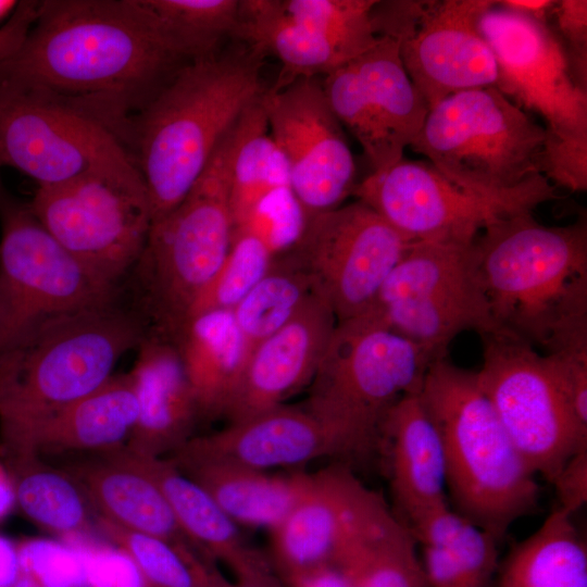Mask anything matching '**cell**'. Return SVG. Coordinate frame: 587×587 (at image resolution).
<instances>
[{
    "label": "cell",
    "mask_w": 587,
    "mask_h": 587,
    "mask_svg": "<svg viewBox=\"0 0 587 587\" xmlns=\"http://www.w3.org/2000/svg\"><path fill=\"white\" fill-rule=\"evenodd\" d=\"M148 324L120 300L47 322L0 355V455L9 465L30 457L43 426L104 384L123 355L136 350Z\"/></svg>",
    "instance_id": "4"
},
{
    "label": "cell",
    "mask_w": 587,
    "mask_h": 587,
    "mask_svg": "<svg viewBox=\"0 0 587 587\" xmlns=\"http://www.w3.org/2000/svg\"><path fill=\"white\" fill-rule=\"evenodd\" d=\"M129 373L138 397V417L125 444L129 452L166 458L193 436L201 420L176 345L148 332L136 349Z\"/></svg>",
    "instance_id": "23"
},
{
    "label": "cell",
    "mask_w": 587,
    "mask_h": 587,
    "mask_svg": "<svg viewBox=\"0 0 587 587\" xmlns=\"http://www.w3.org/2000/svg\"><path fill=\"white\" fill-rule=\"evenodd\" d=\"M43 227L103 283L122 288L153 222L139 171L89 170L37 187L28 203Z\"/></svg>",
    "instance_id": "12"
},
{
    "label": "cell",
    "mask_w": 587,
    "mask_h": 587,
    "mask_svg": "<svg viewBox=\"0 0 587 587\" xmlns=\"http://www.w3.org/2000/svg\"><path fill=\"white\" fill-rule=\"evenodd\" d=\"M479 30L498 67L496 88L546 122L544 172L575 184L587 176V91L571 74L565 48L547 23L496 3Z\"/></svg>",
    "instance_id": "9"
},
{
    "label": "cell",
    "mask_w": 587,
    "mask_h": 587,
    "mask_svg": "<svg viewBox=\"0 0 587 587\" xmlns=\"http://www.w3.org/2000/svg\"><path fill=\"white\" fill-rule=\"evenodd\" d=\"M142 14L186 62L218 52L234 39L239 0H136Z\"/></svg>",
    "instance_id": "35"
},
{
    "label": "cell",
    "mask_w": 587,
    "mask_h": 587,
    "mask_svg": "<svg viewBox=\"0 0 587 587\" xmlns=\"http://www.w3.org/2000/svg\"><path fill=\"white\" fill-rule=\"evenodd\" d=\"M234 40L279 60L280 71L272 89L300 78L325 76L348 62L321 34L290 20L279 0H239Z\"/></svg>",
    "instance_id": "30"
},
{
    "label": "cell",
    "mask_w": 587,
    "mask_h": 587,
    "mask_svg": "<svg viewBox=\"0 0 587 587\" xmlns=\"http://www.w3.org/2000/svg\"><path fill=\"white\" fill-rule=\"evenodd\" d=\"M555 2L551 0H504L497 1V4L546 22Z\"/></svg>",
    "instance_id": "47"
},
{
    "label": "cell",
    "mask_w": 587,
    "mask_h": 587,
    "mask_svg": "<svg viewBox=\"0 0 587 587\" xmlns=\"http://www.w3.org/2000/svg\"><path fill=\"white\" fill-rule=\"evenodd\" d=\"M420 391L403 396L390 410L378 451L387 470L392 511L402 523L449 503L442 441Z\"/></svg>",
    "instance_id": "24"
},
{
    "label": "cell",
    "mask_w": 587,
    "mask_h": 587,
    "mask_svg": "<svg viewBox=\"0 0 587 587\" xmlns=\"http://www.w3.org/2000/svg\"><path fill=\"white\" fill-rule=\"evenodd\" d=\"M245 123L246 111L184 199L152 222L129 274L135 305L148 332L172 341L229 250L234 234L230 168Z\"/></svg>",
    "instance_id": "6"
},
{
    "label": "cell",
    "mask_w": 587,
    "mask_h": 587,
    "mask_svg": "<svg viewBox=\"0 0 587 587\" xmlns=\"http://www.w3.org/2000/svg\"><path fill=\"white\" fill-rule=\"evenodd\" d=\"M545 127L496 87L453 93L429 109L410 146L455 185L495 199L557 197L542 174Z\"/></svg>",
    "instance_id": "7"
},
{
    "label": "cell",
    "mask_w": 587,
    "mask_h": 587,
    "mask_svg": "<svg viewBox=\"0 0 587 587\" xmlns=\"http://www.w3.org/2000/svg\"><path fill=\"white\" fill-rule=\"evenodd\" d=\"M479 277L500 333L546 353L587 341V223L504 216L476 238Z\"/></svg>",
    "instance_id": "3"
},
{
    "label": "cell",
    "mask_w": 587,
    "mask_h": 587,
    "mask_svg": "<svg viewBox=\"0 0 587 587\" xmlns=\"http://www.w3.org/2000/svg\"><path fill=\"white\" fill-rule=\"evenodd\" d=\"M351 195L412 240L475 239L494 222L539 205L528 199L478 195L455 185L430 163L403 159L373 171Z\"/></svg>",
    "instance_id": "19"
},
{
    "label": "cell",
    "mask_w": 587,
    "mask_h": 587,
    "mask_svg": "<svg viewBox=\"0 0 587 587\" xmlns=\"http://www.w3.org/2000/svg\"><path fill=\"white\" fill-rule=\"evenodd\" d=\"M4 386H5V374H4L3 367L0 364V396L3 392Z\"/></svg>",
    "instance_id": "50"
},
{
    "label": "cell",
    "mask_w": 587,
    "mask_h": 587,
    "mask_svg": "<svg viewBox=\"0 0 587 587\" xmlns=\"http://www.w3.org/2000/svg\"><path fill=\"white\" fill-rule=\"evenodd\" d=\"M135 382L128 372L113 374L104 384L75 401L39 433L35 452H102L125 446L138 417Z\"/></svg>",
    "instance_id": "28"
},
{
    "label": "cell",
    "mask_w": 587,
    "mask_h": 587,
    "mask_svg": "<svg viewBox=\"0 0 587 587\" xmlns=\"http://www.w3.org/2000/svg\"><path fill=\"white\" fill-rule=\"evenodd\" d=\"M282 186H290L289 168L270 134L260 97L246 112L245 129L232 162L234 228L261 197Z\"/></svg>",
    "instance_id": "36"
},
{
    "label": "cell",
    "mask_w": 587,
    "mask_h": 587,
    "mask_svg": "<svg viewBox=\"0 0 587 587\" xmlns=\"http://www.w3.org/2000/svg\"><path fill=\"white\" fill-rule=\"evenodd\" d=\"M257 580L258 587H285L283 580L274 571L270 560L259 571Z\"/></svg>",
    "instance_id": "48"
},
{
    "label": "cell",
    "mask_w": 587,
    "mask_h": 587,
    "mask_svg": "<svg viewBox=\"0 0 587 587\" xmlns=\"http://www.w3.org/2000/svg\"><path fill=\"white\" fill-rule=\"evenodd\" d=\"M63 469L84 488L99 517L134 533L191 548L201 554L182 530L157 483L133 460L124 446L95 452Z\"/></svg>",
    "instance_id": "25"
},
{
    "label": "cell",
    "mask_w": 587,
    "mask_h": 587,
    "mask_svg": "<svg viewBox=\"0 0 587 587\" xmlns=\"http://www.w3.org/2000/svg\"><path fill=\"white\" fill-rule=\"evenodd\" d=\"M413 241L357 200L311 215L289 252L312 276L339 323L371 308Z\"/></svg>",
    "instance_id": "16"
},
{
    "label": "cell",
    "mask_w": 587,
    "mask_h": 587,
    "mask_svg": "<svg viewBox=\"0 0 587 587\" xmlns=\"http://www.w3.org/2000/svg\"><path fill=\"white\" fill-rule=\"evenodd\" d=\"M18 3L20 1L15 0H0V22H7L16 10Z\"/></svg>",
    "instance_id": "49"
},
{
    "label": "cell",
    "mask_w": 587,
    "mask_h": 587,
    "mask_svg": "<svg viewBox=\"0 0 587 587\" xmlns=\"http://www.w3.org/2000/svg\"><path fill=\"white\" fill-rule=\"evenodd\" d=\"M369 490L352 467L340 462L312 474L309 489L270 530L267 557L283 582L335 561Z\"/></svg>",
    "instance_id": "22"
},
{
    "label": "cell",
    "mask_w": 587,
    "mask_h": 587,
    "mask_svg": "<svg viewBox=\"0 0 587 587\" xmlns=\"http://www.w3.org/2000/svg\"><path fill=\"white\" fill-rule=\"evenodd\" d=\"M201 420L222 416L248 355L232 311L191 315L174 339Z\"/></svg>",
    "instance_id": "29"
},
{
    "label": "cell",
    "mask_w": 587,
    "mask_h": 587,
    "mask_svg": "<svg viewBox=\"0 0 587 587\" xmlns=\"http://www.w3.org/2000/svg\"><path fill=\"white\" fill-rule=\"evenodd\" d=\"M551 485L558 498L557 507L574 515L587 501V448L575 452L558 473Z\"/></svg>",
    "instance_id": "43"
},
{
    "label": "cell",
    "mask_w": 587,
    "mask_h": 587,
    "mask_svg": "<svg viewBox=\"0 0 587 587\" xmlns=\"http://www.w3.org/2000/svg\"><path fill=\"white\" fill-rule=\"evenodd\" d=\"M336 325L325 298H312L252 350L222 416L229 423L249 419L310 386Z\"/></svg>",
    "instance_id": "20"
},
{
    "label": "cell",
    "mask_w": 587,
    "mask_h": 587,
    "mask_svg": "<svg viewBox=\"0 0 587 587\" xmlns=\"http://www.w3.org/2000/svg\"><path fill=\"white\" fill-rule=\"evenodd\" d=\"M309 217L291 187L282 186L261 197L234 230L254 235L277 257L297 246Z\"/></svg>",
    "instance_id": "41"
},
{
    "label": "cell",
    "mask_w": 587,
    "mask_h": 587,
    "mask_svg": "<svg viewBox=\"0 0 587 587\" xmlns=\"http://www.w3.org/2000/svg\"><path fill=\"white\" fill-rule=\"evenodd\" d=\"M482 339L479 388L528 466L551 484L567 460L587 448V427L535 347L505 334Z\"/></svg>",
    "instance_id": "13"
},
{
    "label": "cell",
    "mask_w": 587,
    "mask_h": 587,
    "mask_svg": "<svg viewBox=\"0 0 587 587\" xmlns=\"http://www.w3.org/2000/svg\"><path fill=\"white\" fill-rule=\"evenodd\" d=\"M283 583L285 587H352L349 571L339 561L296 575Z\"/></svg>",
    "instance_id": "46"
},
{
    "label": "cell",
    "mask_w": 587,
    "mask_h": 587,
    "mask_svg": "<svg viewBox=\"0 0 587 587\" xmlns=\"http://www.w3.org/2000/svg\"><path fill=\"white\" fill-rule=\"evenodd\" d=\"M403 524L416 544L441 549L479 587H495L499 544L449 504L428 510Z\"/></svg>",
    "instance_id": "38"
},
{
    "label": "cell",
    "mask_w": 587,
    "mask_h": 587,
    "mask_svg": "<svg viewBox=\"0 0 587 587\" xmlns=\"http://www.w3.org/2000/svg\"><path fill=\"white\" fill-rule=\"evenodd\" d=\"M566 41L571 74L574 82L586 90L587 82V1H557L551 12Z\"/></svg>",
    "instance_id": "42"
},
{
    "label": "cell",
    "mask_w": 587,
    "mask_h": 587,
    "mask_svg": "<svg viewBox=\"0 0 587 587\" xmlns=\"http://www.w3.org/2000/svg\"><path fill=\"white\" fill-rule=\"evenodd\" d=\"M14 501L34 524L65 535L97 529V513L80 484L63 467L43 462L40 455L9 464Z\"/></svg>",
    "instance_id": "33"
},
{
    "label": "cell",
    "mask_w": 587,
    "mask_h": 587,
    "mask_svg": "<svg viewBox=\"0 0 587 587\" xmlns=\"http://www.w3.org/2000/svg\"><path fill=\"white\" fill-rule=\"evenodd\" d=\"M376 0H282L284 13L332 42L348 61L378 39L373 20Z\"/></svg>",
    "instance_id": "39"
},
{
    "label": "cell",
    "mask_w": 587,
    "mask_h": 587,
    "mask_svg": "<svg viewBox=\"0 0 587 587\" xmlns=\"http://www.w3.org/2000/svg\"><path fill=\"white\" fill-rule=\"evenodd\" d=\"M435 359L367 313L339 322L302 405L332 432L351 467L378 454L388 413L421 390Z\"/></svg>",
    "instance_id": "8"
},
{
    "label": "cell",
    "mask_w": 587,
    "mask_h": 587,
    "mask_svg": "<svg viewBox=\"0 0 587 587\" xmlns=\"http://www.w3.org/2000/svg\"><path fill=\"white\" fill-rule=\"evenodd\" d=\"M97 529L134 564L142 587H215V563L191 548L124 529L99 516Z\"/></svg>",
    "instance_id": "37"
},
{
    "label": "cell",
    "mask_w": 587,
    "mask_h": 587,
    "mask_svg": "<svg viewBox=\"0 0 587 587\" xmlns=\"http://www.w3.org/2000/svg\"><path fill=\"white\" fill-rule=\"evenodd\" d=\"M476 238L414 240L365 313L436 358L464 330L501 334L479 277Z\"/></svg>",
    "instance_id": "10"
},
{
    "label": "cell",
    "mask_w": 587,
    "mask_h": 587,
    "mask_svg": "<svg viewBox=\"0 0 587 587\" xmlns=\"http://www.w3.org/2000/svg\"><path fill=\"white\" fill-rule=\"evenodd\" d=\"M494 0L377 1L378 36L399 41L403 66L428 109L447 97L496 87L495 55L479 30Z\"/></svg>",
    "instance_id": "14"
},
{
    "label": "cell",
    "mask_w": 587,
    "mask_h": 587,
    "mask_svg": "<svg viewBox=\"0 0 587 587\" xmlns=\"http://www.w3.org/2000/svg\"><path fill=\"white\" fill-rule=\"evenodd\" d=\"M572 514L555 507L499 562L495 587H587V547Z\"/></svg>",
    "instance_id": "32"
},
{
    "label": "cell",
    "mask_w": 587,
    "mask_h": 587,
    "mask_svg": "<svg viewBox=\"0 0 587 587\" xmlns=\"http://www.w3.org/2000/svg\"><path fill=\"white\" fill-rule=\"evenodd\" d=\"M237 42L180 66L130 123L126 141L153 221L184 199L223 138L266 89L265 54Z\"/></svg>",
    "instance_id": "2"
},
{
    "label": "cell",
    "mask_w": 587,
    "mask_h": 587,
    "mask_svg": "<svg viewBox=\"0 0 587 587\" xmlns=\"http://www.w3.org/2000/svg\"><path fill=\"white\" fill-rule=\"evenodd\" d=\"M95 276L0 183V355L49 321L112 303Z\"/></svg>",
    "instance_id": "11"
},
{
    "label": "cell",
    "mask_w": 587,
    "mask_h": 587,
    "mask_svg": "<svg viewBox=\"0 0 587 587\" xmlns=\"http://www.w3.org/2000/svg\"><path fill=\"white\" fill-rule=\"evenodd\" d=\"M186 63L136 0H48L0 63V84L83 113L125 146L133 118Z\"/></svg>",
    "instance_id": "1"
},
{
    "label": "cell",
    "mask_w": 587,
    "mask_h": 587,
    "mask_svg": "<svg viewBox=\"0 0 587 587\" xmlns=\"http://www.w3.org/2000/svg\"><path fill=\"white\" fill-rule=\"evenodd\" d=\"M421 548V563L428 587H479L441 549L432 546Z\"/></svg>",
    "instance_id": "44"
},
{
    "label": "cell",
    "mask_w": 587,
    "mask_h": 587,
    "mask_svg": "<svg viewBox=\"0 0 587 587\" xmlns=\"http://www.w3.org/2000/svg\"><path fill=\"white\" fill-rule=\"evenodd\" d=\"M37 13V1H21L14 13L0 26V63L22 43Z\"/></svg>",
    "instance_id": "45"
},
{
    "label": "cell",
    "mask_w": 587,
    "mask_h": 587,
    "mask_svg": "<svg viewBox=\"0 0 587 587\" xmlns=\"http://www.w3.org/2000/svg\"><path fill=\"white\" fill-rule=\"evenodd\" d=\"M207 460L259 471L298 467L341 452L325 424L301 405L283 404L225 428L196 435L166 457Z\"/></svg>",
    "instance_id": "21"
},
{
    "label": "cell",
    "mask_w": 587,
    "mask_h": 587,
    "mask_svg": "<svg viewBox=\"0 0 587 587\" xmlns=\"http://www.w3.org/2000/svg\"><path fill=\"white\" fill-rule=\"evenodd\" d=\"M273 258L258 237L234 230L226 258L188 317L207 311H232L266 274Z\"/></svg>",
    "instance_id": "40"
},
{
    "label": "cell",
    "mask_w": 587,
    "mask_h": 587,
    "mask_svg": "<svg viewBox=\"0 0 587 587\" xmlns=\"http://www.w3.org/2000/svg\"><path fill=\"white\" fill-rule=\"evenodd\" d=\"M239 527L272 530L309 489L313 473H273L207 460L166 458Z\"/></svg>",
    "instance_id": "27"
},
{
    "label": "cell",
    "mask_w": 587,
    "mask_h": 587,
    "mask_svg": "<svg viewBox=\"0 0 587 587\" xmlns=\"http://www.w3.org/2000/svg\"><path fill=\"white\" fill-rule=\"evenodd\" d=\"M319 295L314 279L291 252L274 257L266 274L232 310L248 358Z\"/></svg>",
    "instance_id": "34"
},
{
    "label": "cell",
    "mask_w": 587,
    "mask_h": 587,
    "mask_svg": "<svg viewBox=\"0 0 587 587\" xmlns=\"http://www.w3.org/2000/svg\"><path fill=\"white\" fill-rule=\"evenodd\" d=\"M322 86L373 171L403 159L429 111L403 66L399 41L389 36H379L370 49L323 76Z\"/></svg>",
    "instance_id": "17"
},
{
    "label": "cell",
    "mask_w": 587,
    "mask_h": 587,
    "mask_svg": "<svg viewBox=\"0 0 587 587\" xmlns=\"http://www.w3.org/2000/svg\"><path fill=\"white\" fill-rule=\"evenodd\" d=\"M126 451L157 483L182 530L207 560L223 562L233 570L253 552L255 548L247 545L239 526L202 487L166 458Z\"/></svg>",
    "instance_id": "31"
},
{
    "label": "cell",
    "mask_w": 587,
    "mask_h": 587,
    "mask_svg": "<svg viewBox=\"0 0 587 587\" xmlns=\"http://www.w3.org/2000/svg\"><path fill=\"white\" fill-rule=\"evenodd\" d=\"M420 396L442 441L448 500L500 544L512 524L538 510L537 475L479 388L476 372L436 358Z\"/></svg>",
    "instance_id": "5"
},
{
    "label": "cell",
    "mask_w": 587,
    "mask_h": 587,
    "mask_svg": "<svg viewBox=\"0 0 587 587\" xmlns=\"http://www.w3.org/2000/svg\"><path fill=\"white\" fill-rule=\"evenodd\" d=\"M335 561L348 569L352 587H428L417 544L374 490L353 515Z\"/></svg>",
    "instance_id": "26"
},
{
    "label": "cell",
    "mask_w": 587,
    "mask_h": 587,
    "mask_svg": "<svg viewBox=\"0 0 587 587\" xmlns=\"http://www.w3.org/2000/svg\"><path fill=\"white\" fill-rule=\"evenodd\" d=\"M0 166L37 187L89 170L138 171L124 143L93 118L60 103L0 84Z\"/></svg>",
    "instance_id": "15"
},
{
    "label": "cell",
    "mask_w": 587,
    "mask_h": 587,
    "mask_svg": "<svg viewBox=\"0 0 587 587\" xmlns=\"http://www.w3.org/2000/svg\"><path fill=\"white\" fill-rule=\"evenodd\" d=\"M267 127L289 168L290 187L314 215L342 204L352 193L355 163L344 127L322 79L300 78L261 96Z\"/></svg>",
    "instance_id": "18"
}]
</instances>
